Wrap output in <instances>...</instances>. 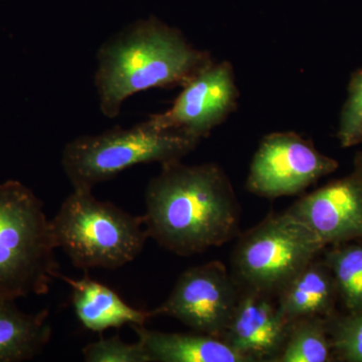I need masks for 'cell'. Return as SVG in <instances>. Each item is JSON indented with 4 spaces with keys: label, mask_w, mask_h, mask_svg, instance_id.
Wrapping results in <instances>:
<instances>
[{
    "label": "cell",
    "mask_w": 362,
    "mask_h": 362,
    "mask_svg": "<svg viewBox=\"0 0 362 362\" xmlns=\"http://www.w3.org/2000/svg\"><path fill=\"white\" fill-rule=\"evenodd\" d=\"M145 206L149 238L177 256L202 254L240 235L239 201L216 163L162 164L145 190Z\"/></svg>",
    "instance_id": "1"
},
{
    "label": "cell",
    "mask_w": 362,
    "mask_h": 362,
    "mask_svg": "<svg viewBox=\"0 0 362 362\" xmlns=\"http://www.w3.org/2000/svg\"><path fill=\"white\" fill-rule=\"evenodd\" d=\"M97 59L100 110L111 119L133 95L182 87L214 62L209 52L194 47L180 30L152 16L112 35L100 47Z\"/></svg>",
    "instance_id": "2"
},
{
    "label": "cell",
    "mask_w": 362,
    "mask_h": 362,
    "mask_svg": "<svg viewBox=\"0 0 362 362\" xmlns=\"http://www.w3.org/2000/svg\"><path fill=\"white\" fill-rule=\"evenodd\" d=\"M51 221L23 183L0 185V297L45 295L59 272Z\"/></svg>",
    "instance_id": "3"
},
{
    "label": "cell",
    "mask_w": 362,
    "mask_h": 362,
    "mask_svg": "<svg viewBox=\"0 0 362 362\" xmlns=\"http://www.w3.org/2000/svg\"><path fill=\"white\" fill-rule=\"evenodd\" d=\"M51 223L57 247L84 271L127 265L149 239L142 216L99 201L92 190L73 189Z\"/></svg>",
    "instance_id": "4"
},
{
    "label": "cell",
    "mask_w": 362,
    "mask_h": 362,
    "mask_svg": "<svg viewBox=\"0 0 362 362\" xmlns=\"http://www.w3.org/2000/svg\"><path fill=\"white\" fill-rule=\"evenodd\" d=\"M201 140L175 130L158 129L148 121L83 135L66 143L62 166L73 189L93 190L102 182L140 164L181 160Z\"/></svg>",
    "instance_id": "5"
},
{
    "label": "cell",
    "mask_w": 362,
    "mask_h": 362,
    "mask_svg": "<svg viewBox=\"0 0 362 362\" xmlns=\"http://www.w3.org/2000/svg\"><path fill=\"white\" fill-rule=\"evenodd\" d=\"M324 250L315 235L291 214L272 213L240 233L230 257V274L242 291L277 299L290 281Z\"/></svg>",
    "instance_id": "6"
},
{
    "label": "cell",
    "mask_w": 362,
    "mask_h": 362,
    "mask_svg": "<svg viewBox=\"0 0 362 362\" xmlns=\"http://www.w3.org/2000/svg\"><path fill=\"white\" fill-rule=\"evenodd\" d=\"M338 168V161L319 152L310 140L295 132H274L263 138L252 157L247 189L265 199L291 197Z\"/></svg>",
    "instance_id": "7"
},
{
    "label": "cell",
    "mask_w": 362,
    "mask_h": 362,
    "mask_svg": "<svg viewBox=\"0 0 362 362\" xmlns=\"http://www.w3.org/2000/svg\"><path fill=\"white\" fill-rule=\"evenodd\" d=\"M240 288L220 261L183 272L168 299L153 309V316H169L194 332L221 338L232 319Z\"/></svg>",
    "instance_id": "8"
},
{
    "label": "cell",
    "mask_w": 362,
    "mask_h": 362,
    "mask_svg": "<svg viewBox=\"0 0 362 362\" xmlns=\"http://www.w3.org/2000/svg\"><path fill=\"white\" fill-rule=\"evenodd\" d=\"M239 90L233 66L211 62L182 86L173 106L147 121L158 129L175 130L202 140L237 109Z\"/></svg>",
    "instance_id": "9"
},
{
    "label": "cell",
    "mask_w": 362,
    "mask_h": 362,
    "mask_svg": "<svg viewBox=\"0 0 362 362\" xmlns=\"http://www.w3.org/2000/svg\"><path fill=\"white\" fill-rule=\"evenodd\" d=\"M286 211L325 247L362 240V181L351 173L303 195Z\"/></svg>",
    "instance_id": "10"
},
{
    "label": "cell",
    "mask_w": 362,
    "mask_h": 362,
    "mask_svg": "<svg viewBox=\"0 0 362 362\" xmlns=\"http://www.w3.org/2000/svg\"><path fill=\"white\" fill-rule=\"evenodd\" d=\"M289 326L278 310L276 298L242 291L221 339L249 362H276Z\"/></svg>",
    "instance_id": "11"
},
{
    "label": "cell",
    "mask_w": 362,
    "mask_h": 362,
    "mask_svg": "<svg viewBox=\"0 0 362 362\" xmlns=\"http://www.w3.org/2000/svg\"><path fill=\"white\" fill-rule=\"evenodd\" d=\"M56 278L70 286L76 315L86 329L103 332L126 324L143 326L154 317L152 311L130 306L114 290L92 280L87 274L80 280H74L59 272Z\"/></svg>",
    "instance_id": "12"
},
{
    "label": "cell",
    "mask_w": 362,
    "mask_h": 362,
    "mask_svg": "<svg viewBox=\"0 0 362 362\" xmlns=\"http://www.w3.org/2000/svg\"><path fill=\"white\" fill-rule=\"evenodd\" d=\"M337 283L323 259H314L277 297L278 310L291 323L305 317L329 319L337 313Z\"/></svg>",
    "instance_id": "13"
},
{
    "label": "cell",
    "mask_w": 362,
    "mask_h": 362,
    "mask_svg": "<svg viewBox=\"0 0 362 362\" xmlns=\"http://www.w3.org/2000/svg\"><path fill=\"white\" fill-rule=\"evenodd\" d=\"M150 362H249L221 338L202 333H171L131 326Z\"/></svg>",
    "instance_id": "14"
},
{
    "label": "cell",
    "mask_w": 362,
    "mask_h": 362,
    "mask_svg": "<svg viewBox=\"0 0 362 362\" xmlns=\"http://www.w3.org/2000/svg\"><path fill=\"white\" fill-rule=\"evenodd\" d=\"M47 309L25 313L16 300L0 297V362L32 361L52 338Z\"/></svg>",
    "instance_id": "15"
},
{
    "label": "cell",
    "mask_w": 362,
    "mask_h": 362,
    "mask_svg": "<svg viewBox=\"0 0 362 362\" xmlns=\"http://www.w3.org/2000/svg\"><path fill=\"white\" fill-rule=\"evenodd\" d=\"M327 319L305 317L290 323L284 346L276 362H332Z\"/></svg>",
    "instance_id": "16"
},
{
    "label": "cell",
    "mask_w": 362,
    "mask_h": 362,
    "mask_svg": "<svg viewBox=\"0 0 362 362\" xmlns=\"http://www.w3.org/2000/svg\"><path fill=\"white\" fill-rule=\"evenodd\" d=\"M323 261L332 273L346 311L362 310V244L335 245L325 252Z\"/></svg>",
    "instance_id": "17"
},
{
    "label": "cell",
    "mask_w": 362,
    "mask_h": 362,
    "mask_svg": "<svg viewBox=\"0 0 362 362\" xmlns=\"http://www.w3.org/2000/svg\"><path fill=\"white\" fill-rule=\"evenodd\" d=\"M327 329L335 361L362 362V310L334 314Z\"/></svg>",
    "instance_id": "18"
},
{
    "label": "cell",
    "mask_w": 362,
    "mask_h": 362,
    "mask_svg": "<svg viewBox=\"0 0 362 362\" xmlns=\"http://www.w3.org/2000/svg\"><path fill=\"white\" fill-rule=\"evenodd\" d=\"M337 138L343 148L362 144V68L350 78L347 99L340 113Z\"/></svg>",
    "instance_id": "19"
},
{
    "label": "cell",
    "mask_w": 362,
    "mask_h": 362,
    "mask_svg": "<svg viewBox=\"0 0 362 362\" xmlns=\"http://www.w3.org/2000/svg\"><path fill=\"white\" fill-rule=\"evenodd\" d=\"M82 354L87 362H150L148 354L139 340L127 343L119 335L90 343Z\"/></svg>",
    "instance_id": "20"
},
{
    "label": "cell",
    "mask_w": 362,
    "mask_h": 362,
    "mask_svg": "<svg viewBox=\"0 0 362 362\" xmlns=\"http://www.w3.org/2000/svg\"><path fill=\"white\" fill-rule=\"evenodd\" d=\"M351 173L362 181V151L357 152L356 156H354V170Z\"/></svg>",
    "instance_id": "21"
}]
</instances>
